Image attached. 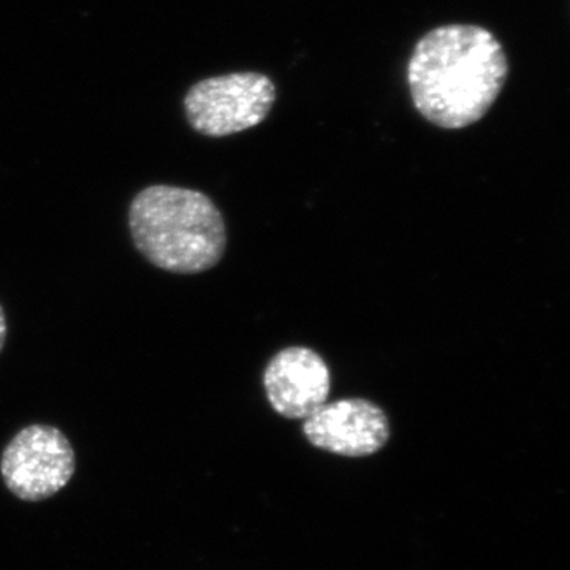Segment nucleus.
Segmentation results:
<instances>
[{
    "label": "nucleus",
    "mask_w": 570,
    "mask_h": 570,
    "mask_svg": "<svg viewBox=\"0 0 570 570\" xmlns=\"http://www.w3.org/2000/svg\"><path fill=\"white\" fill-rule=\"evenodd\" d=\"M508 77L501 41L478 24L439 26L417 41L407 63L415 110L448 130L479 122L497 102Z\"/></svg>",
    "instance_id": "f257e3e1"
},
{
    "label": "nucleus",
    "mask_w": 570,
    "mask_h": 570,
    "mask_svg": "<svg viewBox=\"0 0 570 570\" xmlns=\"http://www.w3.org/2000/svg\"><path fill=\"white\" fill-rule=\"evenodd\" d=\"M129 228L138 253L175 275L208 272L227 249L223 213L208 195L186 187L140 190L129 206Z\"/></svg>",
    "instance_id": "f03ea898"
},
{
    "label": "nucleus",
    "mask_w": 570,
    "mask_h": 570,
    "mask_svg": "<svg viewBox=\"0 0 570 570\" xmlns=\"http://www.w3.org/2000/svg\"><path fill=\"white\" fill-rule=\"evenodd\" d=\"M275 102L272 78L257 71H239L194 85L184 99V110L195 132L220 138L264 122Z\"/></svg>",
    "instance_id": "7ed1b4c3"
},
{
    "label": "nucleus",
    "mask_w": 570,
    "mask_h": 570,
    "mask_svg": "<svg viewBox=\"0 0 570 570\" xmlns=\"http://www.w3.org/2000/svg\"><path fill=\"white\" fill-rule=\"evenodd\" d=\"M0 472L7 489L22 501L55 497L75 474V452L58 428H22L2 453Z\"/></svg>",
    "instance_id": "20e7f679"
},
{
    "label": "nucleus",
    "mask_w": 570,
    "mask_h": 570,
    "mask_svg": "<svg viewBox=\"0 0 570 570\" xmlns=\"http://www.w3.org/2000/svg\"><path fill=\"white\" fill-rule=\"evenodd\" d=\"M311 445L348 459H362L385 448L390 422L384 409L365 397H346L318 407L305 420Z\"/></svg>",
    "instance_id": "39448f33"
},
{
    "label": "nucleus",
    "mask_w": 570,
    "mask_h": 570,
    "mask_svg": "<svg viewBox=\"0 0 570 570\" xmlns=\"http://www.w3.org/2000/svg\"><path fill=\"white\" fill-rule=\"evenodd\" d=\"M264 387L277 414L306 420L328 401L332 373L316 351L292 346L269 360L264 371Z\"/></svg>",
    "instance_id": "423d86ee"
},
{
    "label": "nucleus",
    "mask_w": 570,
    "mask_h": 570,
    "mask_svg": "<svg viewBox=\"0 0 570 570\" xmlns=\"http://www.w3.org/2000/svg\"><path fill=\"white\" fill-rule=\"evenodd\" d=\"M7 341V318L6 313H3V307L0 305V352H2L3 346H6Z\"/></svg>",
    "instance_id": "0eeeda50"
}]
</instances>
